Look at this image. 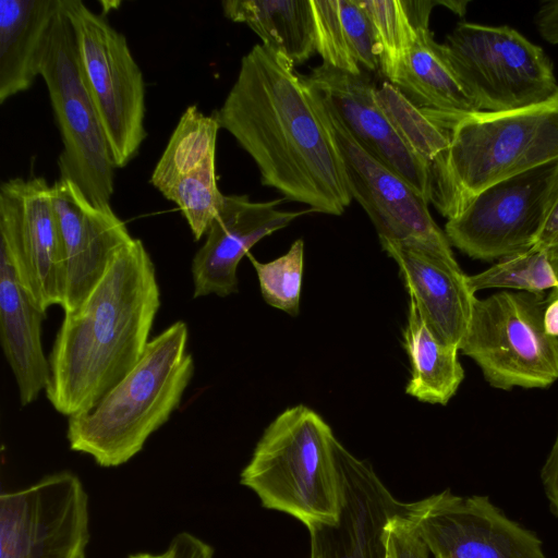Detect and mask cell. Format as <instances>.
<instances>
[{
  "label": "cell",
  "instance_id": "obj_3",
  "mask_svg": "<svg viewBox=\"0 0 558 558\" xmlns=\"http://www.w3.org/2000/svg\"><path fill=\"white\" fill-rule=\"evenodd\" d=\"M432 111L447 129L449 147L429 203L448 220L487 186L558 160V92L510 111Z\"/></svg>",
  "mask_w": 558,
  "mask_h": 558
},
{
  "label": "cell",
  "instance_id": "obj_25",
  "mask_svg": "<svg viewBox=\"0 0 558 558\" xmlns=\"http://www.w3.org/2000/svg\"><path fill=\"white\" fill-rule=\"evenodd\" d=\"M403 342L411 365L407 395L421 402L446 405L464 379L459 349L435 337L411 299Z\"/></svg>",
  "mask_w": 558,
  "mask_h": 558
},
{
  "label": "cell",
  "instance_id": "obj_8",
  "mask_svg": "<svg viewBox=\"0 0 558 558\" xmlns=\"http://www.w3.org/2000/svg\"><path fill=\"white\" fill-rule=\"evenodd\" d=\"M40 76L63 145L58 158L60 179L71 180L93 204L110 205L117 167L81 71L62 1L49 32Z\"/></svg>",
  "mask_w": 558,
  "mask_h": 558
},
{
  "label": "cell",
  "instance_id": "obj_20",
  "mask_svg": "<svg viewBox=\"0 0 558 558\" xmlns=\"http://www.w3.org/2000/svg\"><path fill=\"white\" fill-rule=\"evenodd\" d=\"M45 316L21 286L11 260L0 248V339L22 407L34 402L49 381V361L41 344Z\"/></svg>",
  "mask_w": 558,
  "mask_h": 558
},
{
  "label": "cell",
  "instance_id": "obj_10",
  "mask_svg": "<svg viewBox=\"0 0 558 558\" xmlns=\"http://www.w3.org/2000/svg\"><path fill=\"white\" fill-rule=\"evenodd\" d=\"M558 194V160L501 180L473 196L445 226L471 258L504 259L532 250Z\"/></svg>",
  "mask_w": 558,
  "mask_h": 558
},
{
  "label": "cell",
  "instance_id": "obj_16",
  "mask_svg": "<svg viewBox=\"0 0 558 558\" xmlns=\"http://www.w3.org/2000/svg\"><path fill=\"white\" fill-rule=\"evenodd\" d=\"M305 78L353 140L429 203L428 165L400 138L378 106L367 73L353 75L322 63Z\"/></svg>",
  "mask_w": 558,
  "mask_h": 558
},
{
  "label": "cell",
  "instance_id": "obj_26",
  "mask_svg": "<svg viewBox=\"0 0 558 558\" xmlns=\"http://www.w3.org/2000/svg\"><path fill=\"white\" fill-rule=\"evenodd\" d=\"M366 13L376 40L379 72L391 82L439 1L356 0Z\"/></svg>",
  "mask_w": 558,
  "mask_h": 558
},
{
  "label": "cell",
  "instance_id": "obj_15",
  "mask_svg": "<svg viewBox=\"0 0 558 558\" xmlns=\"http://www.w3.org/2000/svg\"><path fill=\"white\" fill-rule=\"evenodd\" d=\"M340 512L335 523L306 527L308 558H385V529L405 504L393 497L369 463L337 439Z\"/></svg>",
  "mask_w": 558,
  "mask_h": 558
},
{
  "label": "cell",
  "instance_id": "obj_7",
  "mask_svg": "<svg viewBox=\"0 0 558 558\" xmlns=\"http://www.w3.org/2000/svg\"><path fill=\"white\" fill-rule=\"evenodd\" d=\"M445 54L477 111L502 112L544 102L558 92L543 48L509 26L458 23Z\"/></svg>",
  "mask_w": 558,
  "mask_h": 558
},
{
  "label": "cell",
  "instance_id": "obj_18",
  "mask_svg": "<svg viewBox=\"0 0 558 558\" xmlns=\"http://www.w3.org/2000/svg\"><path fill=\"white\" fill-rule=\"evenodd\" d=\"M282 201L253 202L247 195H225L222 207L192 260L194 298L238 292V265L250 248L300 216L313 213L280 210Z\"/></svg>",
  "mask_w": 558,
  "mask_h": 558
},
{
  "label": "cell",
  "instance_id": "obj_9",
  "mask_svg": "<svg viewBox=\"0 0 558 558\" xmlns=\"http://www.w3.org/2000/svg\"><path fill=\"white\" fill-rule=\"evenodd\" d=\"M72 25L81 71L117 168L147 136L145 82L125 36L81 0H61Z\"/></svg>",
  "mask_w": 558,
  "mask_h": 558
},
{
  "label": "cell",
  "instance_id": "obj_19",
  "mask_svg": "<svg viewBox=\"0 0 558 558\" xmlns=\"http://www.w3.org/2000/svg\"><path fill=\"white\" fill-rule=\"evenodd\" d=\"M380 244L397 263L410 299L428 329L445 344L459 349L476 296L454 256L418 244Z\"/></svg>",
  "mask_w": 558,
  "mask_h": 558
},
{
  "label": "cell",
  "instance_id": "obj_28",
  "mask_svg": "<svg viewBox=\"0 0 558 558\" xmlns=\"http://www.w3.org/2000/svg\"><path fill=\"white\" fill-rule=\"evenodd\" d=\"M375 99L400 138L428 165L429 178L435 174L449 147L446 126L432 110L415 107L387 81L376 87Z\"/></svg>",
  "mask_w": 558,
  "mask_h": 558
},
{
  "label": "cell",
  "instance_id": "obj_35",
  "mask_svg": "<svg viewBox=\"0 0 558 558\" xmlns=\"http://www.w3.org/2000/svg\"><path fill=\"white\" fill-rule=\"evenodd\" d=\"M535 22L541 36L550 44H558V0L545 1L539 5Z\"/></svg>",
  "mask_w": 558,
  "mask_h": 558
},
{
  "label": "cell",
  "instance_id": "obj_24",
  "mask_svg": "<svg viewBox=\"0 0 558 558\" xmlns=\"http://www.w3.org/2000/svg\"><path fill=\"white\" fill-rule=\"evenodd\" d=\"M389 83L420 109L477 111L451 68L442 44L434 39L429 29L420 33L409 57Z\"/></svg>",
  "mask_w": 558,
  "mask_h": 558
},
{
  "label": "cell",
  "instance_id": "obj_13",
  "mask_svg": "<svg viewBox=\"0 0 558 558\" xmlns=\"http://www.w3.org/2000/svg\"><path fill=\"white\" fill-rule=\"evenodd\" d=\"M0 248L33 302L62 307L65 259L52 190L45 178H14L0 186Z\"/></svg>",
  "mask_w": 558,
  "mask_h": 558
},
{
  "label": "cell",
  "instance_id": "obj_34",
  "mask_svg": "<svg viewBox=\"0 0 558 558\" xmlns=\"http://www.w3.org/2000/svg\"><path fill=\"white\" fill-rule=\"evenodd\" d=\"M167 550L171 558H213L214 556L210 545L187 532L177 534Z\"/></svg>",
  "mask_w": 558,
  "mask_h": 558
},
{
  "label": "cell",
  "instance_id": "obj_14",
  "mask_svg": "<svg viewBox=\"0 0 558 558\" xmlns=\"http://www.w3.org/2000/svg\"><path fill=\"white\" fill-rule=\"evenodd\" d=\"M323 105L342 155L352 197L366 211L379 242L418 244L453 255L445 231L428 210V202L403 178L365 151L324 101Z\"/></svg>",
  "mask_w": 558,
  "mask_h": 558
},
{
  "label": "cell",
  "instance_id": "obj_1",
  "mask_svg": "<svg viewBox=\"0 0 558 558\" xmlns=\"http://www.w3.org/2000/svg\"><path fill=\"white\" fill-rule=\"evenodd\" d=\"M214 112L220 129L254 160L263 185L284 199L333 216L353 201L323 101L283 56L253 46Z\"/></svg>",
  "mask_w": 558,
  "mask_h": 558
},
{
  "label": "cell",
  "instance_id": "obj_27",
  "mask_svg": "<svg viewBox=\"0 0 558 558\" xmlns=\"http://www.w3.org/2000/svg\"><path fill=\"white\" fill-rule=\"evenodd\" d=\"M219 129L215 112L207 116L196 105L189 106L151 173L153 186L162 193L179 178L194 171L216 155Z\"/></svg>",
  "mask_w": 558,
  "mask_h": 558
},
{
  "label": "cell",
  "instance_id": "obj_32",
  "mask_svg": "<svg viewBox=\"0 0 558 558\" xmlns=\"http://www.w3.org/2000/svg\"><path fill=\"white\" fill-rule=\"evenodd\" d=\"M405 509V508H404ZM385 558H429L430 553L404 517L395 515L385 529Z\"/></svg>",
  "mask_w": 558,
  "mask_h": 558
},
{
  "label": "cell",
  "instance_id": "obj_22",
  "mask_svg": "<svg viewBox=\"0 0 558 558\" xmlns=\"http://www.w3.org/2000/svg\"><path fill=\"white\" fill-rule=\"evenodd\" d=\"M316 53L323 64L362 75L379 71L371 22L356 0H311Z\"/></svg>",
  "mask_w": 558,
  "mask_h": 558
},
{
  "label": "cell",
  "instance_id": "obj_31",
  "mask_svg": "<svg viewBox=\"0 0 558 558\" xmlns=\"http://www.w3.org/2000/svg\"><path fill=\"white\" fill-rule=\"evenodd\" d=\"M256 270L260 292L269 305L296 316L303 279L304 242L295 240L289 251L268 263H260L251 256Z\"/></svg>",
  "mask_w": 558,
  "mask_h": 558
},
{
  "label": "cell",
  "instance_id": "obj_30",
  "mask_svg": "<svg viewBox=\"0 0 558 558\" xmlns=\"http://www.w3.org/2000/svg\"><path fill=\"white\" fill-rule=\"evenodd\" d=\"M466 281L473 293L495 288L543 293L557 286L546 251L536 248L500 259L478 274L466 275Z\"/></svg>",
  "mask_w": 558,
  "mask_h": 558
},
{
  "label": "cell",
  "instance_id": "obj_6",
  "mask_svg": "<svg viewBox=\"0 0 558 558\" xmlns=\"http://www.w3.org/2000/svg\"><path fill=\"white\" fill-rule=\"evenodd\" d=\"M547 295L502 290L474 299L459 347L494 388H547L558 380V338L544 327Z\"/></svg>",
  "mask_w": 558,
  "mask_h": 558
},
{
  "label": "cell",
  "instance_id": "obj_38",
  "mask_svg": "<svg viewBox=\"0 0 558 558\" xmlns=\"http://www.w3.org/2000/svg\"><path fill=\"white\" fill-rule=\"evenodd\" d=\"M546 253L557 282V286L551 290V293L558 294V245L546 250Z\"/></svg>",
  "mask_w": 558,
  "mask_h": 558
},
{
  "label": "cell",
  "instance_id": "obj_39",
  "mask_svg": "<svg viewBox=\"0 0 558 558\" xmlns=\"http://www.w3.org/2000/svg\"><path fill=\"white\" fill-rule=\"evenodd\" d=\"M128 558H171L170 554L168 550H166L165 553L162 554H148V553H138V554H135V555H132Z\"/></svg>",
  "mask_w": 558,
  "mask_h": 558
},
{
  "label": "cell",
  "instance_id": "obj_37",
  "mask_svg": "<svg viewBox=\"0 0 558 558\" xmlns=\"http://www.w3.org/2000/svg\"><path fill=\"white\" fill-rule=\"evenodd\" d=\"M547 305L544 311V327L548 335L558 338V294L547 295Z\"/></svg>",
  "mask_w": 558,
  "mask_h": 558
},
{
  "label": "cell",
  "instance_id": "obj_5",
  "mask_svg": "<svg viewBox=\"0 0 558 558\" xmlns=\"http://www.w3.org/2000/svg\"><path fill=\"white\" fill-rule=\"evenodd\" d=\"M336 436L304 404L288 408L265 429L240 482L262 505L306 527L335 523L340 512Z\"/></svg>",
  "mask_w": 558,
  "mask_h": 558
},
{
  "label": "cell",
  "instance_id": "obj_12",
  "mask_svg": "<svg viewBox=\"0 0 558 558\" xmlns=\"http://www.w3.org/2000/svg\"><path fill=\"white\" fill-rule=\"evenodd\" d=\"M404 517L434 558H547L541 538L487 496L445 489L405 504Z\"/></svg>",
  "mask_w": 558,
  "mask_h": 558
},
{
  "label": "cell",
  "instance_id": "obj_21",
  "mask_svg": "<svg viewBox=\"0 0 558 558\" xmlns=\"http://www.w3.org/2000/svg\"><path fill=\"white\" fill-rule=\"evenodd\" d=\"M61 0L0 1V104L40 75L49 32Z\"/></svg>",
  "mask_w": 558,
  "mask_h": 558
},
{
  "label": "cell",
  "instance_id": "obj_4",
  "mask_svg": "<svg viewBox=\"0 0 558 558\" xmlns=\"http://www.w3.org/2000/svg\"><path fill=\"white\" fill-rule=\"evenodd\" d=\"M187 340L182 320L150 339L137 364L94 408L69 417L70 448L104 468L121 465L138 453L179 408L193 377Z\"/></svg>",
  "mask_w": 558,
  "mask_h": 558
},
{
  "label": "cell",
  "instance_id": "obj_2",
  "mask_svg": "<svg viewBox=\"0 0 558 558\" xmlns=\"http://www.w3.org/2000/svg\"><path fill=\"white\" fill-rule=\"evenodd\" d=\"M159 306L154 263L133 238L84 301L64 313L45 389L56 411L68 417L89 411L137 364Z\"/></svg>",
  "mask_w": 558,
  "mask_h": 558
},
{
  "label": "cell",
  "instance_id": "obj_17",
  "mask_svg": "<svg viewBox=\"0 0 558 558\" xmlns=\"http://www.w3.org/2000/svg\"><path fill=\"white\" fill-rule=\"evenodd\" d=\"M51 190L65 259L66 313L84 301L133 238L110 205L93 204L71 180L59 179Z\"/></svg>",
  "mask_w": 558,
  "mask_h": 558
},
{
  "label": "cell",
  "instance_id": "obj_23",
  "mask_svg": "<svg viewBox=\"0 0 558 558\" xmlns=\"http://www.w3.org/2000/svg\"><path fill=\"white\" fill-rule=\"evenodd\" d=\"M221 7L227 19L246 24L262 45L294 65L316 53L311 0H225Z\"/></svg>",
  "mask_w": 558,
  "mask_h": 558
},
{
  "label": "cell",
  "instance_id": "obj_29",
  "mask_svg": "<svg viewBox=\"0 0 558 558\" xmlns=\"http://www.w3.org/2000/svg\"><path fill=\"white\" fill-rule=\"evenodd\" d=\"M215 159L216 155L210 156L161 193L179 206L196 241L207 233L223 204L225 195L217 185Z\"/></svg>",
  "mask_w": 558,
  "mask_h": 558
},
{
  "label": "cell",
  "instance_id": "obj_33",
  "mask_svg": "<svg viewBox=\"0 0 558 558\" xmlns=\"http://www.w3.org/2000/svg\"><path fill=\"white\" fill-rule=\"evenodd\" d=\"M541 481L549 509L553 514L558 517V430L541 469Z\"/></svg>",
  "mask_w": 558,
  "mask_h": 558
},
{
  "label": "cell",
  "instance_id": "obj_11",
  "mask_svg": "<svg viewBox=\"0 0 558 558\" xmlns=\"http://www.w3.org/2000/svg\"><path fill=\"white\" fill-rule=\"evenodd\" d=\"M88 496L69 471L0 496V558H86Z\"/></svg>",
  "mask_w": 558,
  "mask_h": 558
},
{
  "label": "cell",
  "instance_id": "obj_36",
  "mask_svg": "<svg viewBox=\"0 0 558 558\" xmlns=\"http://www.w3.org/2000/svg\"><path fill=\"white\" fill-rule=\"evenodd\" d=\"M558 245V194L553 202L533 248L546 251Z\"/></svg>",
  "mask_w": 558,
  "mask_h": 558
}]
</instances>
